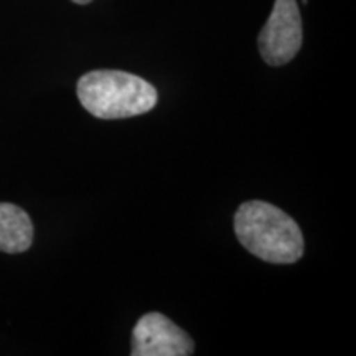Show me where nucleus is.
I'll return each instance as SVG.
<instances>
[{"mask_svg":"<svg viewBox=\"0 0 356 356\" xmlns=\"http://www.w3.org/2000/svg\"><path fill=\"white\" fill-rule=\"evenodd\" d=\"M234 233L252 256L270 264H292L304 256L305 241L299 225L270 203H243L234 215Z\"/></svg>","mask_w":356,"mask_h":356,"instance_id":"f257e3e1","label":"nucleus"},{"mask_svg":"<svg viewBox=\"0 0 356 356\" xmlns=\"http://www.w3.org/2000/svg\"><path fill=\"white\" fill-rule=\"evenodd\" d=\"M78 99L89 114L99 119H124L149 113L159 95L149 81L118 70L89 71L79 78Z\"/></svg>","mask_w":356,"mask_h":356,"instance_id":"f03ea898","label":"nucleus"},{"mask_svg":"<svg viewBox=\"0 0 356 356\" xmlns=\"http://www.w3.org/2000/svg\"><path fill=\"white\" fill-rule=\"evenodd\" d=\"M257 44L267 65L282 66L293 60L302 47V20L296 0H275Z\"/></svg>","mask_w":356,"mask_h":356,"instance_id":"7ed1b4c3","label":"nucleus"},{"mask_svg":"<svg viewBox=\"0 0 356 356\" xmlns=\"http://www.w3.org/2000/svg\"><path fill=\"white\" fill-rule=\"evenodd\" d=\"M195 343L185 330L159 312L137 320L132 332V356H188Z\"/></svg>","mask_w":356,"mask_h":356,"instance_id":"20e7f679","label":"nucleus"},{"mask_svg":"<svg viewBox=\"0 0 356 356\" xmlns=\"http://www.w3.org/2000/svg\"><path fill=\"white\" fill-rule=\"evenodd\" d=\"M33 243V222L29 213L12 203H0V251L25 252Z\"/></svg>","mask_w":356,"mask_h":356,"instance_id":"39448f33","label":"nucleus"},{"mask_svg":"<svg viewBox=\"0 0 356 356\" xmlns=\"http://www.w3.org/2000/svg\"><path fill=\"white\" fill-rule=\"evenodd\" d=\"M71 2L78 3V6H86V3H89V2H92V0H71Z\"/></svg>","mask_w":356,"mask_h":356,"instance_id":"423d86ee","label":"nucleus"}]
</instances>
